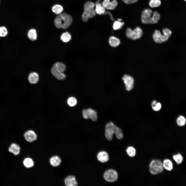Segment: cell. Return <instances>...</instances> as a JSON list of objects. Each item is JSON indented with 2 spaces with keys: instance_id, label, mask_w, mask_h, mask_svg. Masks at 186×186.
<instances>
[{
  "instance_id": "17",
  "label": "cell",
  "mask_w": 186,
  "mask_h": 186,
  "mask_svg": "<svg viewBox=\"0 0 186 186\" xmlns=\"http://www.w3.org/2000/svg\"><path fill=\"white\" fill-rule=\"evenodd\" d=\"M95 10L96 13L99 15L104 14L106 12L105 8L102 4L97 3L95 4Z\"/></svg>"
},
{
  "instance_id": "8",
  "label": "cell",
  "mask_w": 186,
  "mask_h": 186,
  "mask_svg": "<svg viewBox=\"0 0 186 186\" xmlns=\"http://www.w3.org/2000/svg\"><path fill=\"white\" fill-rule=\"evenodd\" d=\"M82 115L83 117L85 119H90L93 121H95L97 119V116L96 112L91 108L83 110Z\"/></svg>"
},
{
  "instance_id": "27",
  "label": "cell",
  "mask_w": 186,
  "mask_h": 186,
  "mask_svg": "<svg viewBox=\"0 0 186 186\" xmlns=\"http://www.w3.org/2000/svg\"><path fill=\"white\" fill-rule=\"evenodd\" d=\"M23 164L25 167L29 168L33 166L34 162L32 159L30 158H27L24 160Z\"/></svg>"
},
{
  "instance_id": "23",
  "label": "cell",
  "mask_w": 186,
  "mask_h": 186,
  "mask_svg": "<svg viewBox=\"0 0 186 186\" xmlns=\"http://www.w3.org/2000/svg\"><path fill=\"white\" fill-rule=\"evenodd\" d=\"M63 9L62 6L59 4L54 5L52 8V11L55 14L58 15L61 13Z\"/></svg>"
},
{
  "instance_id": "5",
  "label": "cell",
  "mask_w": 186,
  "mask_h": 186,
  "mask_svg": "<svg viewBox=\"0 0 186 186\" xmlns=\"http://www.w3.org/2000/svg\"><path fill=\"white\" fill-rule=\"evenodd\" d=\"M164 170L162 163L161 160L154 159L151 162L149 166V171L152 174L157 175L162 173Z\"/></svg>"
},
{
  "instance_id": "19",
  "label": "cell",
  "mask_w": 186,
  "mask_h": 186,
  "mask_svg": "<svg viewBox=\"0 0 186 186\" xmlns=\"http://www.w3.org/2000/svg\"><path fill=\"white\" fill-rule=\"evenodd\" d=\"M120 40L114 36L110 37L109 39V43L112 47H115L118 46L120 43Z\"/></svg>"
},
{
  "instance_id": "39",
  "label": "cell",
  "mask_w": 186,
  "mask_h": 186,
  "mask_svg": "<svg viewBox=\"0 0 186 186\" xmlns=\"http://www.w3.org/2000/svg\"></svg>"
},
{
  "instance_id": "4",
  "label": "cell",
  "mask_w": 186,
  "mask_h": 186,
  "mask_svg": "<svg viewBox=\"0 0 186 186\" xmlns=\"http://www.w3.org/2000/svg\"><path fill=\"white\" fill-rule=\"evenodd\" d=\"M163 34L157 30H156L153 34V38L156 43H161L167 41L171 36L172 32L169 29L165 28L162 30Z\"/></svg>"
},
{
  "instance_id": "22",
  "label": "cell",
  "mask_w": 186,
  "mask_h": 186,
  "mask_svg": "<svg viewBox=\"0 0 186 186\" xmlns=\"http://www.w3.org/2000/svg\"><path fill=\"white\" fill-rule=\"evenodd\" d=\"M27 36L28 38L31 40H35L37 38L36 30L34 29H30L28 32Z\"/></svg>"
},
{
  "instance_id": "1",
  "label": "cell",
  "mask_w": 186,
  "mask_h": 186,
  "mask_svg": "<svg viewBox=\"0 0 186 186\" xmlns=\"http://www.w3.org/2000/svg\"><path fill=\"white\" fill-rule=\"evenodd\" d=\"M150 9L147 8L144 10L142 13L141 20L145 24H156L158 22L160 18V15L157 11L153 12Z\"/></svg>"
},
{
  "instance_id": "15",
  "label": "cell",
  "mask_w": 186,
  "mask_h": 186,
  "mask_svg": "<svg viewBox=\"0 0 186 186\" xmlns=\"http://www.w3.org/2000/svg\"><path fill=\"white\" fill-rule=\"evenodd\" d=\"M97 158L99 161L102 162H105L109 160L108 155L105 151H101L98 153Z\"/></svg>"
},
{
  "instance_id": "20",
  "label": "cell",
  "mask_w": 186,
  "mask_h": 186,
  "mask_svg": "<svg viewBox=\"0 0 186 186\" xmlns=\"http://www.w3.org/2000/svg\"><path fill=\"white\" fill-rule=\"evenodd\" d=\"M164 168L168 171H171L173 169V165L171 161L168 159H165L162 163Z\"/></svg>"
},
{
  "instance_id": "35",
  "label": "cell",
  "mask_w": 186,
  "mask_h": 186,
  "mask_svg": "<svg viewBox=\"0 0 186 186\" xmlns=\"http://www.w3.org/2000/svg\"><path fill=\"white\" fill-rule=\"evenodd\" d=\"M82 18L83 21L84 22H86L88 20L89 18L88 15L83 12L82 14Z\"/></svg>"
},
{
  "instance_id": "14",
  "label": "cell",
  "mask_w": 186,
  "mask_h": 186,
  "mask_svg": "<svg viewBox=\"0 0 186 186\" xmlns=\"http://www.w3.org/2000/svg\"><path fill=\"white\" fill-rule=\"evenodd\" d=\"M65 183L67 186H76L78 185L75 177L73 175L69 176L65 180Z\"/></svg>"
},
{
  "instance_id": "31",
  "label": "cell",
  "mask_w": 186,
  "mask_h": 186,
  "mask_svg": "<svg viewBox=\"0 0 186 186\" xmlns=\"http://www.w3.org/2000/svg\"><path fill=\"white\" fill-rule=\"evenodd\" d=\"M152 106L153 109L155 111H158L161 109V105L159 102H157L156 100H154L152 102Z\"/></svg>"
},
{
  "instance_id": "33",
  "label": "cell",
  "mask_w": 186,
  "mask_h": 186,
  "mask_svg": "<svg viewBox=\"0 0 186 186\" xmlns=\"http://www.w3.org/2000/svg\"><path fill=\"white\" fill-rule=\"evenodd\" d=\"M68 105L71 107H73L76 105L77 100L74 97H71L68 98L67 100Z\"/></svg>"
},
{
  "instance_id": "32",
  "label": "cell",
  "mask_w": 186,
  "mask_h": 186,
  "mask_svg": "<svg viewBox=\"0 0 186 186\" xmlns=\"http://www.w3.org/2000/svg\"><path fill=\"white\" fill-rule=\"evenodd\" d=\"M54 65L58 69L62 72H63L65 70L66 68L65 65L61 62H56Z\"/></svg>"
},
{
  "instance_id": "37",
  "label": "cell",
  "mask_w": 186,
  "mask_h": 186,
  "mask_svg": "<svg viewBox=\"0 0 186 186\" xmlns=\"http://www.w3.org/2000/svg\"><path fill=\"white\" fill-rule=\"evenodd\" d=\"M105 13H107V14H109V15L110 16V18L111 20H114V19H113V16L111 13H110L109 12H105V13L104 14H105Z\"/></svg>"
},
{
  "instance_id": "2",
  "label": "cell",
  "mask_w": 186,
  "mask_h": 186,
  "mask_svg": "<svg viewBox=\"0 0 186 186\" xmlns=\"http://www.w3.org/2000/svg\"><path fill=\"white\" fill-rule=\"evenodd\" d=\"M105 131V137L109 140L112 139L114 134L115 135L117 138L119 139H121L123 137L122 130L111 121H110L106 124Z\"/></svg>"
},
{
  "instance_id": "12",
  "label": "cell",
  "mask_w": 186,
  "mask_h": 186,
  "mask_svg": "<svg viewBox=\"0 0 186 186\" xmlns=\"http://www.w3.org/2000/svg\"><path fill=\"white\" fill-rule=\"evenodd\" d=\"M51 72L53 75L59 80H63L66 78L65 74L58 69L54 65L51 68Z\"/></svg>"
},
{
  "instance_id": "18",
  "label": "cell",
  "mask_w": 186,
  "mask_h": 186,
  "mask_svg": "<svg viewBox=\"0 0 186 186\" xmlns=\"http://www.w3.org/2000/svg\"><path fill=\"white\" fill-rule=\"evenodd\" d=\"M20 148L18 145L15 143H12L9 149V151L13 153L15 155L19 154Z\"/></svg>"
},
{
  "instance_id": "26",
  "label": "cell",
  "mask_w": 186,
  "mask_h": 186,
  "mask_svg": "<svg viewBox=\"0 0 186 186\" xmlns=\"http://www.w3.org/2000/svg\"><path fill=\"white\" fill-rule=\"evenodd\" d=\"M160 0H150L149 2L150 6L152 8H154L159 6L161 4Z\"/></svg>"
},
{
  "instance_id": "21",
  "label": "cell",
  "mask_w": 186,
  "mask_h": 186,
  "mask_svg": "<svg viewBox=\"0 0 186 186\" xmlns=\"http://www.w3.org/2000/svg\"><path fill=\"white\" fill-rule=\"evenodd\" d=\"M50 162L51 164L53 166L56 167L59 165L61 162L60 158L57 156L52 157L50 159Z\"/></svg>"
},
{
  "instance_id": "13",
  "label": "cell",
  "mask_w": 186,
  "mask_h": 186,
  "mask_svg": "<svg viewBox=\"0 0 186 186\" xmlns=\"http://www.w3.org/2000/svg\"><path fill=\"white\" fill-rule=\"evenodd\" d=\"M24 136L26 140L29 142H32L37 139V136L34 131L29 130L26 132L24 134Z\"/></svg>"
},
{
  "instance_id": "34",
  "label": "cell",
  "mask_w": 186,
  "mask_h": 186,
  "mask_svg": "<svg viewBox=\"0 0 186 186\" xmlns=\"http://www.w3.org/2000/svg\"><path fill=\"white\" fill-rule=\"evenodd\" d=\"M8 34V31L6 28L4 26L0 27V36L4 37Z\"/></svg>"
},
{
  "instance_id": "3",
  "label": "cell",
  "mask_w": 186,
  "mask_h": 186,
  "mask_svg": "<svg viewBox=\"0 0 186 186\" xmlns=\"http://www.w3.org/2000/svg\"><path fill=\"white\" fill-rule=\"evenodd\" d=\"M72 22V17L68 14L64 13L59 14L56 17L54 20V24L57 28L65 29L71 25Z\"/></svg>"
},
{
  "instance_id": "6",
  "label": "cell",
  "mask_w": 186,
  "mask_h": 186,
  "mask_svg": "<svg viewBox=\"0 0 186 186\" xmlns=\"http://www.w3.org/2000/svg\"><path fill=\"white\" fill-rule=\"evenodd\" d=\"M143 34L142 29L139 27H136L133 30L130 28H128L126 33V36L128 38L134 40L140 38Z\"/></svg>"
},
{
  "instance_id": "16",
  "label": "cell",
  "mask_w": 186,
  "mask_h": 186,
  "mask_svg": "<svg viewBox=\"0 0 186 186\" xmlns=\"http://www.w3.org/2000/svg\"><path fill=\"white\" fill-rule=\"evenodd\" d=\"M39 79L38 74L35 72L30 74L28 77V80L29 82L32 84L37 83Z\"/></svg>"
},
{
  "instance_id": "24",
  "label": "cell",
  "mask_w": 186,
  "mask_h": 186,
  "mask_svg": "<svg viewBox=\"0 0 186 186\" xmlns=\"http://www.w3.org/2000/svg\"><path fill=\"white\" fill-rule=\"evenodd\" d=\"M121 20V19H119L114 22L112 27L113 29L116 30L121 28L124 24V23L122 22Z\"/></svg>"
},
{
  "instance_id": "25",
  "label": "cell",
  "mask_w": 186,
  "mask_h": 186,
  "mask_svg": "<svg viewBox=\"0 0 186 186\" xmlns=\"http://www.w3.org/2000/svg\"><path fill=\"white\" fill-rule=\"evenodd\" d=\"M71 36L70 34L68 32L63 33L61 36V39L64 42H69L71 39Z\"/></svg>"
},
{
  "instance_id": "7",
  "label": "cell",
  "mask_w": 186,
  "mask_h": 186,
  "mask_svg": "<svg viewBox=\"0 0 186 186\" xmlns=\"http://www.w3.org/2000/svg\"><path fill=\"white\" fill-rule=\"evenodd\" d=\"M95 4L91 1H87L86 2L84 6V12L88 16L89 18L94 17L96 13L94 9Z\"/></svg>"
},
{
  "instance_id": "38",
  "label": "cell",
  "mask_w": 186,
  "mask_h": 186,
  "mask_svg": "<svg viewBox=\"0 0 186 186\" xmlns=\"http://www.w3.org/2000/svg\"><path fill=\"white\" fill-rule=\"evenodd\" d=\"M185 1H186V0H184Z\"/></svg>"
},
{
  "instance_id": "30",
  "label": "cell",
  "mask_w": 186,
  "mask_h": 186,
  "mask_svg": "<svg viewBox=\"0 0 186 186\" xmlns=\"http://www.w3.org/2000/svg\"><path fill=\"white\" fill-rule=\"evenodd\" d=\"M126 151L130 157H134L136 154V150L133 147L129 146L126 150Z\"/></svg>"
},
{
  "instance_id": "11",
  "label": "cell",
  "mask_w": 186,
  "mask_h": 186,
  "mask_svg": "<svg viewBox=\"0 0 186 186\" xmlns=\"http://www.w3.org/2000/svg\"><path fill=\"white\" fill-rule=\"evenodd\" d=\"M102 4L106 9L108 10H113L118 5L116 0H104Z\"/></svg>"
},
{
  "instance_id": "36",
  "label": "cell",
  "mask_w": 186,
  "mask_h": 186,
  "mask_svg": "<svg viewBox=\"0 0 186 186\" xmlns=\"http://www.w3.org/2000/svg\"><path fill=\"white\" fill-rule=\"evenodd\" d=\"M124 2L127 4H130L135 3L138 0H122Z\"/></svg>"
},
{
  "instance_id": "28",
  "label": "cell",
  "mask_w": 186,
  "mask_h": 186,
  "mask_svg": "<svg viewBox=\"0 0 186 186\" xmlns=\"http://www.w3.org/2000/svg\"><path fill=\"white\" fill-rule=\"evenodd\" d=\"M173 158L177 164H180L182 163L183 160V157L180 153L173 155Z\"/></svg>"
},
{
  "instance_id": "9",
  "label": "cell",
  "mask_w": 186,
  "mask_h": 186,
  "mask_svg": "<svg viewBox=\"0 0 186 186\" xmlns=\"http://www.w3.org/2000/svg\"><path fill=\"white\" fill-rule=\"evenodd\" d=\"M104 177L105 179L107 181L112 182L117 180L118 177V174L113 169H109L105 172Z\"/></svg>"
},
{
  "instance_id": "29",
  "label": "cell",
  "mask_w": 186,
  "mask_h": 186,
  "mask_svg": "<svg viewBox=\"0 0 186 186\" xmlns=\"http://www.w3.org/2000/svg\"><path fill=\"white\" fill-rule=\"evenodd\" d=\"M186 120L185 118L183 116H179L176 120L177 125L180 126H183L186 123Z\"/></svg>"
},
{
  "instance_id": "10",
  "label": "cell",
  "mask_w": 186,
  "mask_h": 186,
  "mask_svg": "<svg viewBox=\"0 0 186 186\" xmlns=\"http://www.w3.org/2000/svg\"><path fill=\"white\" fill-rule=\"evenodd\" d=\"M125 86V89L128 91L131 90L134 87V80L133 78L131 76L127 75H124L122 78Z\"/></svg>"
}]
</instances>
